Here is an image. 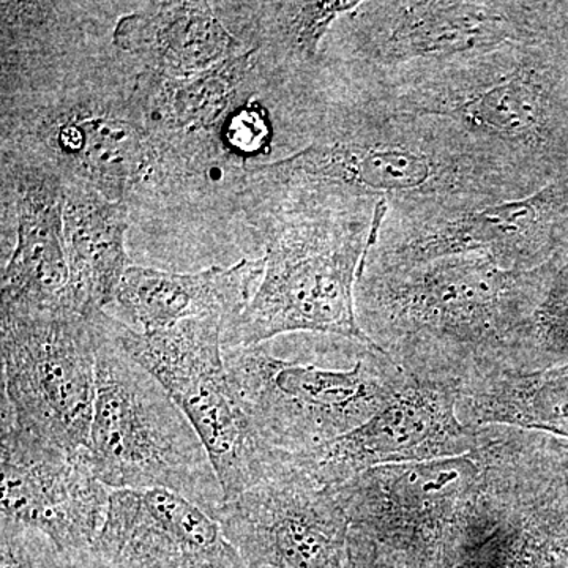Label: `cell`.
<instances>
[{"instance_id":"6da1fadb","label":"cell","mask_w":568,"mask_h":568,"mask_svg":"<svg viewBox=\"0 0 568 568\" xmlns=\"http://www.w3.org/2000/svg\"><path fill=\"white\" fill-rule=\"evenodd\" d=\"M558 271V261L506 271L484 253L362 268L358 324L407 375L459 392L484 376L521 372L534 316Z\"/></svg>"},{"instance_id":"7a4b0ae2","label":"cell","mask_w":568,"mask_h":568,"mask_svg":"<svg viewBox=\"0 0 568 568\" xmlns=\"http://www.w3.org/2000/svg\"><path fill=\"white\" fill-rule=\"evenodd\" d=\"M320 138L248 174L271 186L316 182L383 201L387 215L440 212L521 200L544 189L506 155L435 115L386 114L347 102Z\"/></svg>"},{"instance_id":"3957f363","label":"cell","mask_w":568,"mask_h":568,"mask_svg":"<svg viewBox=\"0 0 568 568\" xmlns=\"http://www.w3.org/2000/svg\"><path fill=\"white\" fill-rule=\"evenodd\" d=\"M265 267L256 293L224 325L223 347L310 332L376 347L362 331L355 287L387 205L327 183L271 186Z\"/></svg>"},{"instance_id":"277c9868","label":"cell","mask_w":568,"mask_h":568,"mask_svg":"<svg viewBox=\"0 0 568 568\" xmlns=\"http://www.w3.org/2000/svg\"><path fill=\"white\" fill-rule=\"evenodd\" d=\"M353 100L386 114L448 119L544 186L568 178V28L418 71Z\"/></svg>"},{"instance_id":"5b68a950","label":"cell","mask_w":568,"mask_h":568,"mask_svg":"<svg viewBox=\"0 0 568 568\" xmlns=\"http://www.w3.org/2000/svg\"><path fill=\"white\" fill-rule=\"evenodd\" d=\"M95 406L88 459L112 489H166L216 519L222 484L189 418L162 384L92 317Z\"/></svg>"},{"instance_id":"8992f818","label":"cell","mask_w":568,"mask_h":568,"mask_svg":"<svg viewBox=\"0 0 568 568\" xmlns=\"http://www.w3.org/2000/svg\"><path fill=\"white\" fill-rule=\"evenodd\" d=\"M484 473L440 568H568L566 470L538 432L485 426Z\"/></svg>"},{"instance_id":"52a82bcc","label":"cell","mask_w":568,"mask_h":568,"mask_svg":"<svg viewBox=\"0 0 568 568\" xmlns=\"http://www.w3.org/2000/svg\"><path fill=\"white\" fill-rule=\"evenodd\" d=\"M564 7L519 0H376L349 20L353 95L508 43H537L568 28Z\"/></svg>"},{"instance_id":"ba28073f","label":"cell","mask_w":568,"mask_h":568,"mask_svg":"<svg viewBox=\"0 0 568 568\" xmlns=\"http://www.w3.org/2000/svg\"><path fill=\"white\" fill-rule=\"evenodd\" d=\"M224 365L257 436L287 454L313 450L364 425L409 377L383 349L368 346L345 368L278 357L265 343L224 349Z\"/></svg>"},{"instance_id":"9c48e42d","label":"cell","mask_w":568,"mask_h":568,"mask_svg":"<svg viewBox=\"0 0 568 568\" xmlns=\"http://www.w3.org/2000/svg\"><path fill=\"white\" fill-rule=\"evenodd\" d=\"M108 335L151 373L203 440L226 500L272 476L284 452L265 446L239 402L224 365L219 316L141 332L110 313H99Z\"/></svg>"},{"instance_id":"30bf717a","label":"cell","mask_w":568,"mask_h":568,"mask_svg":"<svg viewBox=\"0 0 568 568\" xmlns=\"http://www.w3.org/2000/svg\"><path fill=\"white\" fill-rule=\"evenodd\" d=\"M92 320L2 312V414L70 454H88L95 406Z\"/></svg>"},{"instance_id":"8fae6325","label":"cell","mask_w":568,"mask_h":568,"mask_svg":"<svg viewBox=\"0 0 568 568\" xmlns=\"http://www.w3.org/2000/svg\"><path fill=\"white\" fill-rule=\"evenodd\" d=\"M568 248V178L521 197L420 219L386 215L362 268L413 267L484 253L506 271H532Z\"/></svg>"},{"instance_id":"7c38bea8","label":"cell","mask_w":568,"mask_h":568,"mask_svg":"<svg viewBox=\"0 0 568 568\" xmlns=\"http://www.w3.org/2000/svg\"><path fill=\"white\" fill-rule=\"evenodd\" d=\"M484 473L477 452L372 467L335 488L351 529L417 568H440L448 538Z\"/></svg>"},{"instance_id":"4fadbf2b","label":"cell","mask_w":568,"mask_h":568,"mask_svg":"<svg viewBox=\"0 0 568 568\" xmlns=\"http://www.w3.org/2000/svg\"><path fill=\"white\" fill-rule=\"evenodd\" d=\"M224 536L253 568H345L351 521L336 489L284 455L272 476L226 500Z\"/></svg>"},{"instance_id":"5bb4252c","label":"cell","mask_w":568,"mask_h":568,"mask_svg":"<svg viewBox=\"0 0 568 568\" xmlns=\"http://www.w3.org/2000/svg\"><path fill=\"white\" fill-rule=\"evenodd\" d=\"M478 444L480 428L458 416V387L409 375L402 390L364 425L291 455L317 484L335 489L372 467L463 457Z\"/></svg>"},{"instance_id":"9a60e30c","label":"cell","mask_w":568,"mask_h":568,"mask_svg":"<svg viewBox=\"0 0 568 568\" xmlns=\"http://www.w3.org/2000/svg\"><path fill=\"white\" fill-rule=\"evenodd\" d=\"M2 515L43 532L65 567L99 536L112 489L93 473L88 454H70L43 443L0 417Z\"/></svg>"},{"instance_id":"2e32d148","label":"cell","mask_w":568,"mask_h":568,"mask_svg":"<svg viewBox=\"0 0 568 568\" xmlns=\"http://www.w3.org/2000/svg\"><path fill=\"white\" fill-rule=\"evenodd\" d=\"M65 568H253L211 515L166 489H114L88 551Z\"/></svg>"},{"instance_id":"e0dca14e","label":"cell","mask_w":568,"mask_h":568,"mask_svg":"<svg viewBox=\"0 0 568 568\" xmlns=\"http://www.w3.org/2000/svg\"><path fill=\"white\" fill-rule=\"evenodd\" d=\"M67 183L28 171L17 183V245L2 274V312L74 313L63 211ZM81 316V315H80Z\"/></svg>"},{"instance_id":"ac0fdd59","label":"cell","mask_w":568,"mask_h":568,"mask_svg":"<svg viewBox=\"0 0 568 568\" xmlns=\"http://www.w3.org/2000/svg\"><path fill=\"white\" fill-rule=\"evenodd\" d=\"M264 267V256L194 274L130 265L112 305L141 332L211 316L222 317L226 325L256 293Z\"/></svg>"},{"instance_id":"d6986e66","label":"cell","mask_w":568,"mask_h":568,"mask_svg":"<svg viewBox=\"0 0 568 568\" xmlns=\"http://www.w3.org/2000/svg\"><path fill=\"white\" fill-rule=\"evenodd\" d=\"M129 209L112 203L88 183H67L63 211L70 298L74 313L92 320L114 302L126 268Z\"/></svg>"},{"instance_id":"ffe728a7","label":"cell","mask_w":568,"mask_h":568,"mask_svg":"<svg viewBox=\"0 0 568 568\" xmlns=\"http://www.w3.org/2000/svg\"><path fill=\"white\" fill-rule=\"evenodd\" d=\"M119 50L140 55L162 78H185L242 54L241 41L205 2H162L125 14L112 36Z\"/></svg>"},{"instance_id":"44dd1931","label":"cell","mask_w":568,"mask_h":568,"mask_svg":"<svg viewBox=\"0 0 568 568\" xmlns=\"http://www.w3.org/2000/svg\"><path fill=\"white\" fill-rule=\"evenodd\" d=\"M458 416L473 428L510 426L568 439V364L473 381L459 388Z\"/></svg>"},{"instance_id":"7402d4cb","label":"cell","mask_w":568,"mask_h":568,"mask_svg":"<svg viewBox=\"0 0 568 568\" xmlns=\"http://www.w3.org/2000/svg\"><path fill=\"white\" fill-rule=\"evenodd\" d=\"M58 145L82 182L112 203H123L145 163L144 133L123 119H73L59 126Z\"/></svg>"},{"instance_id":"603a6c76","label":"cell","mask_w":568,"mask_h":568,"mask_svg":"<svg viewBox=\"0 0 568 568\" xmlns=\"http://www.w3.org/2000/svg\"><path fill=\"white\" fill-rule=\"evenodd\" d=\"M254 50L185 78H162L153 114L163 126L182 132L211 130L226 121Z\"/></svg>"},{"instance_id":"cb8c5ba5","label":"cell","mask_w":568,"mask_h":568,"mask_svg":"<svg viewBox=\"0 0 568 568\" xmlns=\"http://www.w3.org/2000/svg\"><path fill=\"white\" fill-rule=\"evenodd\" d=\"M358 6L361 2L354 0L272 3L268 29L280 61L294 67L315 65L335 22Z\"/></svg>"},{"instance_id":"d4e9b609","label":"cell","mask_w":568,"mask_h":568,"mask_svg":"<svg viewBox=\"0 0 568 568\" xmlns=\"http://www.w3.org/2000/svg\"><path fill=\"white\" fill-rule=\"evenodd\" d=\"M0 568H65V562L40 530L0 519Z\"/></svg>"},{"instance_id":"484cf974","label":"cell","mask_w":568,"mask_h":568,"mask_svg":"<svg viewBox=\"0 0 568 568\" xmlns=\"http://www.w3.org/2000/svg\"><path fill=\"white\" fill-rule=\"evenodd\" d=\"M224 145L235 155L252 156L264 155L271 151L274 140V126L271 114L263 104L248 103L239 106L227 115L222 125Z\"/></svg>"},{"instance_id":"4316f807","label":"cell","mask_w":568,"mask_h":568,"mask_svg":"<svg viewBox=\"0 0 568 568\" xmlns=\"http://www.w3.org/2000/svg\"><path fill=\"white\" fill-rule=\"evenodd\" d=\"M345 568H417L364 534L349 530Z\"/></svg>"}]
</instances>
